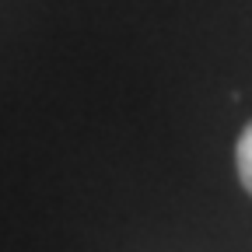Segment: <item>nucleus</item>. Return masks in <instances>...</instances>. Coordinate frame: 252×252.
Returning a JSON list of instances; mask_svg holds the SVG:
<instances>
[{
    "mask_svg": "<svg viewBox=\"0 0 252 252\" xmlns=\"http://www.w3.org/2000/svg\"><path fill=\"white\" fill-rule=\"evenodd\" d=\"M235 161H238V179H242V186L252 193V123L245 126V130H242V137H238Z\"/></svg>",
    "mask_w": 252,
    "mask_h": 252,
    "instance_id": "obj_1",
    "label": "nucleus"
}]
</instances>
